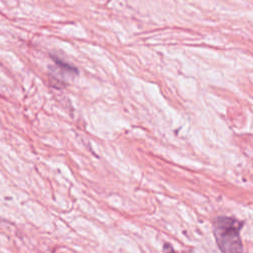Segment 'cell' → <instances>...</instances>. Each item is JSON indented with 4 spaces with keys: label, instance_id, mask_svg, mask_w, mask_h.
<instances>
[{
    "label": "cell",
    "instance_id": "obj_1",
    "mask_svg": "<svg viewBox=\"0 0 253 253\" xmlns=\"http://www.w3.org/2000/svg\"><path fill=\"white\" fill-rule=\"evenodd\" d=\"M242 222L229 216H217L213 220V235L221 253H244L240 238Z\"/></svg>",
    "mask_w": 253,
    "mask_h": 253
},
{
    "label": "cell",
    "instance_id": "obj_2",
    "mask_svg": "<svg viewBox=\"0 0 253 253\" xmlns=\"http://www.w3.org/2000/svg\"><path fill=\"white\" fill-rule=\"evenodd\" d=\"M51 58H52V60L54 61V63L58 66V68H60L61 70L65 71V72H67V73H70V74H77V73H78V70H77L76 67H74V66L68 64L67 62L61 60L60 58H58V57H56V56H51Z\"/></svg>",
    "mask_w": 253,
    "mask_h": 253
}]
</instances>
